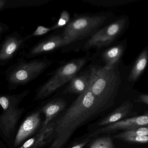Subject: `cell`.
<instances>
[{
  "instance_id": "obj_22",
  "label": "cell",
  "mask_w": 148,
  "mask_h": 148,
  "mask_svg": "<svg viewBox=\"0 0 148 148\" xmlns=\"http://www.w3.org/2000/svg\"><path fill=\"white\" fill-rule=\"evenodd\" d=\"M119 139L130 143L145 144L148 143V136H132L123 137Z\"/></svg>"
},
{
  "instance_id": "obj_18",
  "label": "cell",
  "mask_w": 148,
  "mask_h": 148,
  "mask_svg": "<svg viewBox=\"0 0 148 148\" xmlns=\"http://www.w3.org/2000/svg\"><path fill=\"white\" fill-rule=\"evenodd\" d=\"M84 1L97 6L108 7L125 5L131 3L134 1L132 0H86Z\"/></svg>"
},
{
  "instance_id": "obj_28",
  "label": "cell",
  "mask_w": 148,
  "mask_h": 148,
  "mask_svg": "<svg viewBox=\"0 0 148 148\" xmlns=\"http://www.w3.org/2000/svg\"><path fill=\"white\" fill-rule=\"evenodd\" d=\"M6 1L5 0H0V10L4 7L6 5Z\"/></svg>"
},
{
  "instance_id": "obj_4",
  "label": "cell",
  "mask_w": 148,
  "mask_h": 148,
  "mask_svg": "<svg viewBox=\"0 0 148 148\" xmlns=\"http://www.w3.org/2000/svg\"><path fill=\"white\" fill-rule=\"evenodd\" d=\"M106 19L104 16H83L69 22L62 36L68 45L88 37L99 27Z\"/></svg>"
},
{
  "instance_id": "obj_26",
  "label": "cell",
  "mask_w": 148,
  "mask_h": 148,
  "mask_svg": "<svg viewBox=\"0 0 148 148\" xmlns=\"http://www.w3.org/2000/svg\"><path fill=\"white\" fill-rule=\"evenodd\" d=\"M90 138L89 137H87V138L84 139L82 142H79L78 143L75 145L71 148H83L90 141Z\"/></svg>"
},
{
  "instance_id": "obj_16",
  "label": "cell",
  "mask_w": 148,
  "mask_h": 148,
  "mask_svg": "<svg viewBox=\"0 0 148 148\" xmlns=\"http://www.w3.org/2000/svg\"><path fill=\"white\" fill-rule=\"evenodd\" d=\"M148 59V51L146 48L142 51L136 60L128 77V81L135 82L138 79L146 68Z\"/></svg>"
},
{
  "instance_id": "obj_15",
  "label": "cell",
  "mask_w": 148,
  "mask_h": 148,
  "mask_svg": "<svg viewBox=\"0 0 148 148\" xmlns=\"http://www.w3.org/2000/svg\"><path fill=\"white\" fill-rule=\"evenodd\" d=\"M124 51V46L123 45H116L106 50L102 54V58L105 63V67L108 69L115 67Z\"/></svg>"
},
{
  "instance_id": "obj_10",
  "label": "cell",
  "mask_w": 148,
  "mask_h": 148,
  "mask_svg": "<svg viewBox=\"0 0 148 148\" xmlns=\"http://www.w3.org/2000/svg\"><path fill=\"white\" fill-rule=\"evenodd\" d=\"M21 114V110L12 106L4 111L0 116V126L7 136H9L13 131Z\"/></svg>"
},
{
  "instance_id": "obj_29",
  "label": "cell",
  "mask_w": 148,
  "mask_h": 148,
  "mask_svg": "<svg viewBox=\"0 0 148 148\" xmlns=\"http://www.w3.org/2000/svg\"><path fill=\"white\" fill-rule=\"evenodd\" d=\"M2 31H3V27L0 25V35H1V33H2Z\"/></svg>"
},
{
  "instance_id": "obj_13",
  "label": "cell",
  "mask_w": 148,
  "mask_h": 148,
  "mask_svg": "<svg viewBox=\"0 0 148 148\" xmlns=\"http://www.w3.org/2000/svg\"><path fill=\"white\" fill-rule=\"evenodd\" d=\"M65 100L58 99L47 104L43 107L42 111L45 114V119L42 128H45L52 120L66 107Z\"/></svg>"
},
{
  "instance_id": "obj_1",
  "label": "cell",
  "mask_w": 148,
  "mask_h": 148,
  "mask_svg": "<svg viewBox=\"0 0 148 148\" xmlns=\"http://www.w3.org/2000/svg\"><path fill=\"white\" fill-rule=\"evenodd\" d=\"M113 104L96 97L89 86L56 121L54 140L51 148H62L79 127Z\"/></svg>"
},
{
  "instance_id": "obj_6",
  "label": "cell",
  "mask_w": 148,
  "mask_h": 148,
  "mask_svg": "<svg viewBox=\"0 0 148 148\" xmlns=\"http://www.w3.org/2000/svg\"><path fill=\"white\" fill-rule=\"evenodd\" d=\"M51 64L47 60H33L21 63L10 73L8 81L12 84H26L42 73Z\"/></svg>"
},
{
  "instance_id": "obj_25",
  "label": "cell",
  "mask_w": 148,
  "mask_h": 148,
  "mask_svg": "<svg viewBox=\"0 0 148 148\" xmlns=\"http://www.w3.org/2000/svg\"><path fill=\"white\" fill-rule=\"evenodd\" d=\"M37 139V136L26 141L21 147L19 148H33Z\"/></svg>"
},
{
  "instance_id": "obj_23",
  "label": "cell",
  "mask_w": 148,
  "mask_h": 148,
  "mask_svg": "<svg viewBox=\"0 0 148 148\" xmlns=\"http://www.w3.org/2000/svg\"><path fill=\"white\" fill-rule=\"evenodd\" d=\"M14 97L7 96H0V106L4 111L8 110L12 106V101Z\"/></svg>"
},
{
  "instance_id": "obj_3",
  "label": "cell",
  "mask_w": 148,
  "mask_h": 148,
  "mask_svg": "<svg viewBox=\"0 0 148 148\" xmlns=\"http://www.w3.org/2000/svg\"><path fill=\"white\" fill-rule=\"evenodd\" d=\"M88 58H81L72 60L60 67L54 75L40 87L37 94L38 99H43L49 95L71 81L86 64Z\"/></svg>"
},
{
  "instance_id": "obj_7",
  "label": "cell",
  "mask_w": 148,
  "mask_h": 148,
  "mask_svg": "<svg viewBox=\"0 0 148 148\" xmlns=\"http://www.w3.org/2000/svg\"><path fill=\"white\" fill-rule=\"evenodd\" d=\"M148 116L146 113L141 116L122 119L111 124L106 125L96 130L88 137L91 138L101 133H108L120 130H128L142 126H148Z\"/></svg>"
},
{
  "instance_id": "obj_19",
  "label": "cell",
  "mask_w": 148,
  "mask_h": 148,
  "mask_svg": "<svg viewBox=\"0 0 148 148\" xmlns=\"http://www.w3.org/2000/svg\"><path fill=\"white\" fill-rule=\"evenodd\" d=\"M148 135V126H142L139 128L124 131L114 136V138L120 139L121 138L132 136H145Z\"/></svg>"
},
{
  "instance_id": "obj_11",
  "label": "cell",
  "mask_w": 148,
  "mask_h": 148,
  "mask_svg": "<svg viewBox=\"0 0 148 148\" xmlns=\"http://www.w3.org/2000/svg\"><path fill=\"white\" fill-rule=\"evenodd\" d=\"M91 78V71L84 72L79 75H76L70 81L66 87L65 93H75L79 95L84 92L89 87Z\"/></svg>"
},
{
  "instance_id": "obj_14",
  "label": "cell",
  "mask_w": 148,
  "mask_h": 148,
  "mask_svg": "<svg viewBox=\"0 0 148 148\" xmlns=\"http://www.w3.org/2000/svg\"><path fill=\"white\" fill-rule=\"evenodd\" d=\"M23 40L16 36H12L6 39L0 49V60L5 61L11 58L18 51Z\"/></svg>"
},
{
  "instance_id": "obj_20",
  "label": "cell",
  "mask_w": 148,
  "mask_h": 148,
  "mask_svg": "<svg viewBox=\"0 0 148 148\" xmlns=\"http://www.w3.org/2000/svg\"><path fill=\"white\" fill-rule=\"evenodd\" d=\"M90 148H115V145L110 137L103 136L95 139Z\"/></svg>"
},
{
  "instance_id": "obj_12",
  "label": "cell",
  "mask_w": 148,
  "mask_h": 148,
  "mask_svg": "<svg viewBox=\"0 0 148 148\" xmlns=\"http://www.w3.org/2000/svg\"><path fill=\"white\" fill-rule=\"evenodd\" d=\"M133 107V104L130 101H125L113 112L102 119L98 125L105 126L123 119L132 113Z\"/></svg>"
},
{
  "instance_id": "obj_2",
  "label": "cell",
  "mask_w": 148,
  "mask_h": 148,
  "mask_svg": "<svg viewBox=\"0 0 148 148\" xmlns=\"http://www.w3.org/2000/svg\"><path fill=\"white\" fill-rule=\"evenodd\" d=\"M90 69L91 91L100 100L113 103L121 82L119 72L115 67L108 69L104 66H93Z\"/></svg>"
},
{
  "instance_id": "obj_9",
  "label": "cell",
  "mask_w": 148,
  "mask_h": 148,
  "mask_svg": "<svg viewBox=\"0 0 148 148\" xmlns=\"http://www.w3.org/2000/svg\"><path fill=\"white\" fill-rule=\"evenodd\" d=\"M66 45L68 44L62 35H54L35 46L30 51L29 55L34 56L51 51Z\"/></svg>"
},
{
  "instance_id": "obj_17",
  "label": "cell",
  "mask_w": 148,
  "mask_h": 148,
  "mask_svg": "<svg viewBox=\"0 0 148 148\" xmlns=\"http://www.w3.org/2000/svg\"><path fill=\"white\" fill-rule=\"evenodd\" d=\"M55 126L56 121H52L45 128H41L37 135V139L33 148H40L50 142L53 138Z\"/></svg>"
},
{
  "instance_id": "obj_21",
  "label": "cell",
  "mask_w": 148,
  "mask_h": 148,
  "mask_svg": "<svg viewBox=\"0 0 148 148\" xmlns=\"http://www.w3.org/2000/svg\"><path fill=\"white\" fill-rule=\"evenodd\" d=\"M70 19V16L69 13L66 11H63L57 23L53 26L51 27L52 31L61 28L66 25L69 23Z\"/></svg>"
},
{
  "instance_id": "obj_24",
  "label": "cell",
  "mask_w": 148,
  "mask_h": 148,
  "mask_svg": "<svg viewBox=\"0 0 148 148\" xmlns=\"http://www.w3.org/2000/svg\"><path fill=\"white\" fill-rule=\"evenodd\" d=\"M51 31H52L51 27H46L42 26H40L37 27V29L33 34H32L31 37L41 36Z\"/></svg>"
},
{
  "instance_id": "obj_8",
  "label": "cell",
  "mask_w": 148,
  "mask_h": 148,
  "mask_svg": "<svg viewBox=\"0 0 148 148\" xmlns=\"http://www.w3.org/2000/svg\"><path fill=\"white\" fill-rule=\"evenodd\" d=\"M40 116L39 112H36L27 117L21 125L15 140V146L19 145L24 140L35 132L40 124Z\"/></svg>"
},
{
  "instance_id": "obj_5",
  "label": "cell",
  "mask_w": 148,
  "mask_h": 148,
  "mask_svg": "<svg viewBox=\"0 0 148 148\" xmlns=\"http://www.w3.org/2000/svg\"><path fill=\"white\" fill-rule=\"evenodd\" d=\"M127 23V18L123 17L100 29L87 40L84 48H100L110 45L119 37L125 28Z\"/></svg>"
},
{
  "instance_id": "obj_27",
  "label": "cell",
  "mask_w": 148,
  "mask_h": 148,
  "mask_svg": "<svg viewBox=\"0 0 148 148\" xmlns=\"http://www.w3.org/2000/svg\"><path fill=\"white\" fill-rule=\"evenodd\" d=\"M137 103H142L146 105L148 104V95L147 94H141L138 96L137 99L136 100Z\"/></svg>"
}]
</instances>
